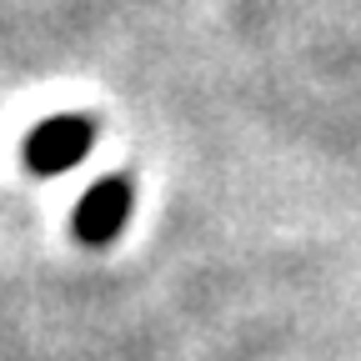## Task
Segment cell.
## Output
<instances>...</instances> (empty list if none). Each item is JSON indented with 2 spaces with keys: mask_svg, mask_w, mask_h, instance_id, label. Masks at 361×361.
<instances>
[{
  "mask_svg": "<svg viewBox=\"0 0 361 361\" xmlns=\"http://www.w3.org/2000/svg\"><path fill=\"white\" fill-rule=\"evenodd\" d=\"M126 216H130V180L111 176V180H101V186L80 201V211H75V236H80L85 246H106L121 226H126Z\"/></svg>",
  "mask_w": 361,
  "mask_h": 361,
  "instance_id": "obj_2",
  "label": "cell"
},
{
  "mask_svg": "<svg viewBox=\"0 0 361 361\" xmlns=\"http://www.w3.org/2000/svg\"><path fill=\"white\" fill-rule=\"evenodd\" d=\"M90 121L85 116H56V121H45L40 130H30V141H25V166L40 171V176H61L71 171L85 151H90Z\"/></svg>",
  "mask_w": 361,
  "mask_h": 361,
  "instance_id": "obj_1",
  "label": "cell"
}]
</instances>
